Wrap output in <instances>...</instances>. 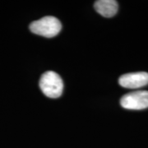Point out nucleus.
Instances as JSON below:
<instances>
[{
  "label": "nucleus",
  "mask_w": 148,
  "mask_h": 148,
  "mask_svg": "<svg viewBox=\"0 0 148 148\" xmlns=\"http://www.w3.org/2000/svg\"><path fill=\"white\" fill-rule=\"evenodd\" d=\"M94 7L95 11L105 17L114 16L119 9L118 2L115 0H98L95 2Z\"/></svg>",
  "instance_id": "nucleus-5"
},
{
  "label": "nucleus",
  "mask_w": 148,
  "mask_h": 148,
  "mask_svg": "<svg viewBox=\"0 0 148 148\" xmlns=\"http://www.w3.org/2000/svg\"><path fill=\"white\" fill-rule=\"evenodd\" d=\"M62 29V24L58 18L53 16H46L40 20L32 21L30 30L32 33L47 38L56 36Z\"/></svg>",
  "instance_id": "nucleus-1"
},
{
  "label": "nucleus",
  "mask_w": 148,
  "mask_h": 148,
  "mask_svg": "<svg viewBox=\"0 0 148 148\" xmlns=\"http://www.w3.org/2000/svg\"><path fill=\"white\" fill-rule=\"evenodd\" d=\"M40 88L49 98H58L63 93L64 82L61 77L53 71H48L40 79Z\"/></svg>",
  "instance_id": "nucleus-2"
},
{
  "label": "nucleus",
  "mask_w": 148,
  "mask_h": 148,
  "mask_svg": "<svg viewBox=\"0 0 148 148\" xmlns=\"http://www.w3.org/2000/svg\"><path fill=\"white\" fill-rule=\"evenodd\" d=\"M119 85L127 89H138L148 84V73L138 72L122 75L119 79Z\"/></svg>",
  "instance_id": "nucleus-4"
},
{
  "label": "nucleus",
  "mask_w": 148,
  "mask_h": 148,
  "mask_svg": "<svg viewBox=\"0 0 148 148\" xmlns=\"http://www.w3.org/2000/svg\"><path fill=\"white\" fill-rule=\"evenodd\" d=\"M120 105L126 110H139L148 108V90H137L124 95Z\"/></svg>",
  "instance_id": "nucleus-3"
}]
</instances>
